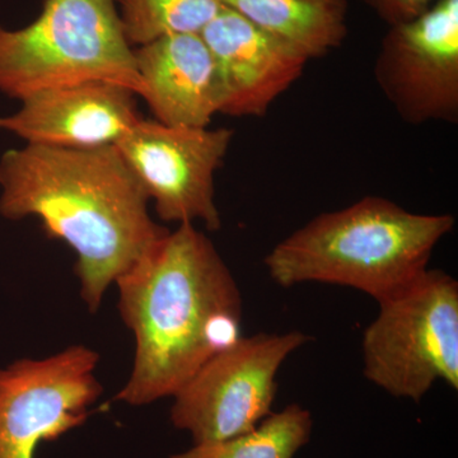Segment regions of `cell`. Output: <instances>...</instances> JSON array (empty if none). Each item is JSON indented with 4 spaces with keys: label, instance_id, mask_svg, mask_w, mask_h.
I'll use <instances>...</instances> for the list:
<instances>
[{
    "label": "cell",
    "instance_id": "15",
    "mask_svg": "<svg viewBox=\"0 0 458 458\" xmlns=\"http://www.w3.org/2000/svg\"><path fill=\"white\" fill-rule=\"evenodd\" d=\"M126 41L144 47L165 36L198 33L223 8L221 0H114Z\"/></svg>",
    "mask_w": 458,
    "mask_h": 458
},
{
    "label": "cell",
    "instance_id": "4",
    "mask_svg": "<svg viewBox=\"0 0 458 458\" xmlns=\"http://www.w3.org/2000/svg\"><path fill=\"white\" fill-rule=\"evenodd\" d=\"M89 81L144 93L114 0H44L31 25L0 26V92L8 98Z\"/></svg>",
    "mask_w": 458,
    "mask_h": 458
},
{
    "label": "cell",
    "instance_id": "3",
    "mask_svg": "<svg viewBox=\"0 0 458 458\" xmlns=\"http://www.w3.org/2000/svg\"><path fill=\"white\" fill-rule=\"evenodd\" d=\"M454 227L451 214H419L381 197L318 214L265 258L270 279L348 286L377 302L428 269L434 249Z\"/></svg>",
    "mask_w": 458,
    "mask_h": 458
},
{
    "label": "cell",
    "instance_id": "6",
    "mask_svg": "<svg viewBox=\"0 0 458 458\" xmlns=\"http://www.w3.org/2000/svg\"><path fill=\"white\" fill-rule=\"evenodd\" d=\"M309 342L302 331L238 337L174 393L172 423L195 445L249 432L271 414L283 364Z\"/></svg>",
    "mask_w": 458,
    "mask_h": 458
},
{
    "label": "cell",
    "instance_id": "16",
    "mask_svg": "<svg viewBox=\"0 0 458 458\" xmlns=\"http://www.w3.org/2000/svg\"><path fill=\"white\" fill-rule=\"evenodd\" d=\"M388 27L409 22L432 7L437 0H358Z\"/></svg>",
    "mask_w": 458,
    "mask_h": 458
},
{
    "label": "cell",
    "instance_id": "5",
    "mask_svg": "<svg viewBox=\"0 0 458 458\" xmlns=\"http://www.w3.org/2000/svg\"><path fill=\"white\" fill-rule=\"evenodd\" d=\"M377 303V318L361 339L363 372L370 384L414 401L439 381L458 390L457 280L428 267Z\"/></svg>",
    "mask_w": 458,
    "mask_h": 458
},
{
    "label": "cell",
    "instance_id": "12",
    "mask_svg": "<svg viewBox=\"0 0 458 458\" xmlns=\"http://www.w3.org/2000/svg\"><path fill=\"white\" fill-rule=\"evenodd\" d=\"M135 64L157 122L208 128L219 114L213 56L198 33L172 35L134 49Z\"/></svg>",
    "mask_w": 458,
    "mask_h": 458
},
{
    "label": "cell",
    "instance_id": "2",
    "mask_svg": "<svg viewBox=\"0 0 458 458\" xmlns=\"http://www.w3.org/2000/svg\"><path fill=\"white\" fill-rule=\"evenodd\" d=\"M114 283L120 315L135 339L131 377L117 401L140 406L174 396L205 361L242 336L240 288L192 223L168 232Z\"/></svg>",
    "mask_w": 458,
    "mask_h": 458
},
{
    "label": "cell",
    "instance_id": "14",
    "mask_svg": "<svg viewBox=\"0 0 458 458\" xmlns=\"http://www.w3.org/2000/svg\"><path fill=\"white\" fill-rule=\"evenodd\" d=\"M312 426L311 412L292 403L271 412L249 432L195 445L172 458H293L311 438Z\"/></svg>",
    "mask_w": 458,
    "mask_h": 458
},
{
    "label": "cell",
    "instance_id": "9",
    "mask_svg": "<svg viewBox=\"0 0 458 458\" xmlns=\"http://www.w3.org/2000/svg\"><path fill=\"white\" fill-rule=\"evenodd\" d=\"M377 86L403 123H458V0L388 27L377 53Z\"/></svg>",
    "mask_w": 458,
    "mask_h": 458
},
{
    "label": "cell",
    "instance_id": "11",
    "mask_svg": "<svg viewBox=\"0 0 458 458\" xmlns=\"http://www.w3.org/2000/svg\"><path fill=\"white\" fill-rule=\"evenodd\" d=\"M137 95L122 84L89 81L38 90L0 116V131L31 146L89 149L116 146L141 119Z\"/></svg>",
    "mask_w": 458,
    "mask_h": 458
},
{
    "label": "cell",
    "instance_id": "13",
    "mask_svg": "<svg viewBox=\"0 0 458 458\" xmlns=\"http://www.w3.org/2000/svg\"><path fill=\"white\" fill-rule=\"evenodd\" d=\"M310 60L339 49L348 36V0H221Z\"/></svg>",
    "mask_w": 458,
    "mask_h": 458
},
{
    "label": "cell",
    "instance_id": "10",
    "mask_svg": "<svg viewBox=\"0 0 458 458\" xmlns=\"http://www.w3.org/2000/svg\"><path fill=\"white\" fill-rule=\"evenodd\" d=\"M216 66L219 114L262 117L303 75L309 57L227 7L200 33Z\"/></svg>",
    "mask_w": 458,
    "mask_h": 458
},
{
    "label": "cell",
    "instance_id": "1",
    "mask_svg": "<svg viewBox=\"0 0 458 458\" xmlns=\"http://www.w3.org/2000/svg\"><path fill=\"white\" fill-rule=\"evenodd\" d=\"M114 146H31L0 158V214L35 216L45 233L77 255L75 274L90 312L116 279L168 233Z\"/></svg>",
    "mask_w": 458,
    "mask_h": 458
},
{
    "label": "cell",
    "instance_id": "8",
    "mask_svg": "<svg viewBox=\"0 0 458 458\" xmlns=\"http://www.w3.org/2000/svg\"><path fill=\"white\" fill-rule=\"evenodd\" d=\"M98 360L75 345L0 369V458H35L41 443L82 426L102 393Z\"/></svg>",
    "mask_w": 458,
    "mask_h": 458
},
{
    "label": "cell",
    "instance_id": "7",
    "mask_svg": "<svg viewBox=\"0 0 458 458\" xmlns=\"http://www.w3.org/2000/svg\"><path fill=\"white\" fill-rule=\"evenodd\" d=\"M233 137L228 128H181L140 119L114 147L161 221L201 222L218 231L214 174Z\"/></svg>",
    "mask_w": 458,
    "mask_h": 458
}]
</instances>
